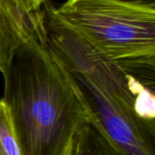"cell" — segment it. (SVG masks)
<instances>
[{
    "mask_svg": "<svg viewBox=\"0 0 155 155\" xmlns=\"http://www.w3.org/2000/svg\"><path fill=\"white\" fill-rule=\"evenodd\" d=\"M122 1H126V2L135 3V4H142V5H155V0H122Z\"/></svg>",
    "mask_w": 155,
    "mask_h": 155,
    "instance_id": "52a82bcc",
    "label": "cell"
},
{
    "mask_svg": "<svg viewBox=\"0 0 155 155\" xmlns=\"http://www.w3.org/2000/svg\"><path fill=\"white\" fill-rule=\"evenodd\" d=\"M1 74L2 101L21 155H63L91 114L71 74L48 44L44 16Z\"/></svg>",
    "mask_w": 155,
    "mask_h": 155,
    "instance_id": "6da1fadb",
    "label": "cell"
},
{
    "mask_svg": "<svg viewBox=\"0 0 155 155\" xmlns=\"http://www.w3.org/2000/svg\"><path fill=\"white\" fill-rule=\"evenodd\" d=\"M72 155L125 154L102 133L90 117L74 136L72 142Z\"/></svg>",
    "mask_w": 155,
    "mask_h": 155,
    "instance_id": "277c9868",
    "label": "cell"
},
{
    "mask_svg": "<svg viewBox=\"0 0 155 155\" xmlns=\"http://www.w3.org/2000/svg\"><path fill=\"white\" fill-rule=\"evenodd\" d=\"M46 0H21L24 11L29 16H35L41 9Z\"/></svg>",
    "mask_w": 155,
    "mask_h": 155,
    "instance_id": "8992f818",
    "label": "cell"
},
{
    "mask_svg": "<svg viewBox=\"0 0 155 155\" xmlns=\"http://www.w3.org/2000/svg\"><path fill=\"white\" fill-rule=\"evenodd\" d=\"M56 52L76 83L102 133L125 155H155V83L96 51L75 33Z\"/></svg>",
    "mask_w": 155,
    "mask_h": 155,
    "instance_id": "7a4b0ae2",
    "label": "cell"
},
{
    "mask_svg": "<svg viewBox=\"0 0 155 155\" xmlns=\"http://www.w3.org/2000/svg\"><path fill=\"white\" fill-rule=\"evenodd\" d=\"M0 155H21L8 110L0 100Z\"/></svg>",
    "mask_w": 155,
    "mask_h": 155,
    "instance_id": "5b68a950",
    "label": "cell"
},
{
    "mask_svg": "<svg viewBox=\"0 0 155 155\" xmlns=\"http://www.w3.org/2000/svg\"><path fill=\"white\" fill-rule=\"evenodd\" d=\"M5 66H6V64H5V62L1 54V52H0V73L3 72V70L5 68Z\"/></svg>",
    "mask_w": 155,
    "mask_h": 155,
    "instance_id": "ba28073f",
    "label": "cell"
},
{
    "mask_svg": "<svg viewBox=\"0 0 155 155\" xmlns=\"http://www.w3.org/2000/svg\"><path fill=\"white\" fill-rule=\"evenodd\" d=\"M63 155H72V143H70V145L68 146V148L65 150V152L63 153Z\"/></svg>",
    "mask_w": 155,
    "mask_h": 155,
    "instance_id": "9c48e42d",
    "label": "cell"
},
{
    "mask_svg": "<svg viewBox=\"0 0 155 155\" xmlns=\"http://www.w3.org/2000/svg\"><path fill=\"white\" fill-rule=\"evenodd\" d=\"M56 15L96 51L154 81L155 5L122 0H66Z\"/></svg>",
    "mask_w": 155,
    "mask_h": 155,
    "instance_id": "3957f363",
    "label": "cell"
}]
</instances>
